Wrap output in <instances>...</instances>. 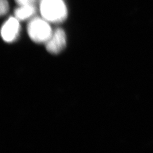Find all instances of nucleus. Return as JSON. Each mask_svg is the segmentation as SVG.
Masks as SVG:
<instances>
[{
	"instance_id": "nucleus-6",
	"label": "nucleus",
	"mask_w": 153,
	"mask_h": 153,
	"mask_svg": "<svg viewBox=\"0 0 153 153\" xmlns=\"http://www.w3.org/2000/svg\"><path fill=\"white\" fill-rule=\"evenodd\" d=\"M9 9V3L7 0H1L0 1V14L4 16L7 13Z\"/></svg>"
},
{
	"instance_id": "nucleus-1",
	"label": "nucleus",
	"mask_w": 153,
	"mask_h": 153,
	"mask_svg": "<svg viewBox=\"0 0 153 153\" xmlns=\"http://www.w3.org/2000/svg\"><path fill=\"white\" fill-rule=\"evenodd\" d=\"M39 8L42 18L49 23H61L68 16L67 7L63 0H41Z\"/></svg>"
},
{
	"instance_id": "nucleus-4",
	"label": "nucleus",
	"mask_w": 153,
	"mask_h": 153,
	"mask_svg": "<svg viewBox=\"0 0 153 153\" xmlns=\"http://www.w3.org/2000/svg\"><path fill=\"white\" fill-rule=\"evenodd\" d=\"M66 45V36L64 30L60 28L56 29L45 43L46 49L52 54H58L65 49Z\"/></svg>"
},
{
	"instance_id": "nucleus-7",
	"label": "nucleus",
	"mask_w": 153,
	"mask_h": 153,
	"mask_svg": "<svg viewBox=\"0 0 153 153\" xmlns=\"http://www.w3.org/2000/svg\"><path fill=\"white\" fill-rule=\"evenodd\" d=\"M19 6L34 5L36 0H15Z\"/></svg>"
},
{
	"instance_id": "nucleus-2",
	"label": "nucleus",
	"mask_w": 153,
	"mask_h": 153,
	"mask_svg": "<svg viewBox=\"0 0 153 153\" xmlns=\"http://www.w3.org/2000/svg\"><path fill=\"white\" fill-rule=\"evenodd\" d=\"M49 22L43 18H33L27 25L29 37L36 43H46L52 35L53 31Z\"/></svg>"
},
{
	"instance_id": "nucleus-5",
	"label": "nucleus",
	"mask_w": 153,
	"mask_h": 153,
	"mask_svg": "<svg viewBox=\"0 0 153 153\" xmlns=\"http://www.w3.org/2000/svg\"><path fill=\"white\" fill-rule=\"evenodd\" d=\"M36 12L34 5L19 6L14 11L15 17L19 21H25L33 16Z\"/></svg>"
},
{
	"instance_id": "nucleus-3",
	"label": "nucleus",
	"mask_w": 153,
	"mask_h": 153,
	"mask_svg": "<svg viewBox=\"0 0 153 153\" xmlns=\"http://www.w3.org/2000/svg\"><path fill=\"white\" fill-rule=\"evenodd\" d=\"M21 31L19 21L16 17H10L6 20L1 28V36L6 43H13L18 38Z\"/></svg>"
}]
</instances>
